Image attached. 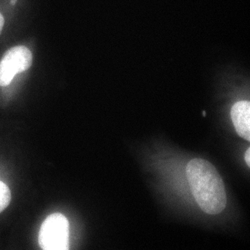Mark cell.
Here are the masks:
<instances>
[{"instance_id":"obj_1","label":"cell","mask_w":250,"mask_h":250,"mask_svg":"<svg viewBox=\"0 0 250 250\" xmlns=\"http://www.w3.org/2000/svg\"><path fill=\"white\" fill-rule=\"evenodd\" d=\"M186 174L194 199L203 212H222L227 206V192L223 180L212 163L200 158L190 160Z\"/></svg>"},{"instance_id":"obj_2","label":"cell","mask_w":250,"mask_h":250,"mask_svg":"<svg viewBox=\"0 0 250 250\" xmlns=\"http://www.w3.org/2000/svg\"><path fill=\"white\" fill-rule=\"evenodd\" d=\"M69 225L63 214L55 213L47 217L38 235L40 247L44 250L69 249Z\"/></svg>"},{"instance_id":"obj_3","label":"cell","mask_w":250,"mask_h":250,"mask_svg":"<svg viewBox=\"0 0 250 250\" xmlns=\"http://www.w3.org/2000/svg\"><path fill=\"white\" fill-rule=\"evenodd\" d=\"M30 50L24 46L10 48L0 62V86L10 84L16 74L27 70L32 64Z\"/></svg>"},{"instance_id":"obj_4","label":"cell","mask_w":250,"mask_h":250,"mask_svg":"<svg viewBox=\"0 0 250 250\" xmlns=\"http://www.w3.org/2000/svg\"><path fill=\"white\" fill-rule=\"evenodd\" d=\"M250 104L248 101H241L234 104L230 111V116L238 135L250 142Z\"/></svg>"},{"instance_id":"obj_5","label":"cell","mask_w":250,"mask_h":250,"mask_svg":"<svg viewBox=\"0 0 250 250\" xmlns=\"http://www.w3.org/2000/svg\"><path fill=\"white\" fill-rule=\"evenodd\" d=\"M11 201V192L6 184L0 181V213L9 206Z\"/></svg>"},{"instance_id":"obj_6","label":"cell","mask_w":250,"mask_h":250,"mask_svg":"<svg viewBox=\"0 0 250 250\" xmlns=\"http://www.w3.org/2000/svg\"><path fill=\"white\" fill-rule=\"evenodd\" d=\"M245 161H246V164L248 167H250V148H248L246 150V153H245Z\"/></svg>"},{"instance_id":"obj_7","label":"cell","mask_w":250,"mask_h":250,"mask_svg":"<svg viewBox=\"0 0 250 250\" xmlns=\"http://www.w3.org/2000/svg\"><path fill=\"white\" fill-rule=\"evenodd\" d=\"M3 25H4V19H3L2 15L0 13V34L2 31Z\"/></svg>"},{"instance_id":"obj_8","label":"cell","mask_w":250,"mask_h":250,"mask_svg":"<svg viewBox=\"0 0 250 250\" xmlns=\"http://www.w3.org/2000/svg\"><path fill=\"white\" fill-rule=\"evenodd\" d=\"M16 2H17V0H11V1H10L12 5H15Z\"/></svg>"}]
</instances>
